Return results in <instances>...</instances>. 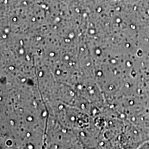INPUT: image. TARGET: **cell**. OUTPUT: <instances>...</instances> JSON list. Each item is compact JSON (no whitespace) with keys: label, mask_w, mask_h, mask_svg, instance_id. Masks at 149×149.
Instances as JSON below:
<instances>
[{"label":"cell","mask_w":149,"mask_h":149,"mask_svg":"<svg viewBox=\"0 0 149 149\" xmlns=\"http://www.w3.org/2000/svg\"><path fill=\"white\" fill-rule=\"evenodd\" d=\"M50 56H51V57H54V56H55V53H50Z\"/></svg>","instance_id":"3"},{"label":"cell","mask_w":149,"mask_h":149,"mask_svg":"<svg viewBox=\"0 0 149 149\" xmlns=\"http://www.w3.org/2000/svg\"><path fill=\"white\" fill-rule=\"evenodd\" d=\"M23 4H24V5H26V4H27V2H26V1H24V2H23Z\"/></svg>","instance_id":"8"},{"label":"cell","mask_w":149,"mask_h":149,"mask_svg":"<svg viewBox=\"0 0 149 149\" xmlns=\"http://www.w3.org/2000/svg\"><path fill=\"white\" fill-rule=\"evenodd\" d=\"M33 22L35 21V18H33Z\"/></svg>","instance_id":"12"},{"label":"cell","mask_w":149,"mask_h":149,"mask_svg":"<svg viewBox=\"0 0 149 149\" xmlns=\"http://www.w3.org/2000/svg\"><path fill=\"white\" fill-rule=\"evenodd\" d=\"M54 29H57V26H54Z\"/></svg>","instance_id":"11"},{"label":"cell","mask_w":149,"mask_h":149,"mask_svg":"<svg viewBox=\"0 0 149 149\" xmlns=\"http://www.w3.org/2000/svg\"><path fill=\"white\" fill-rule=\"evenodd\" d=\"M17 20V17L13 18V22H16Z\"/></svg>","instance_id":"4"},{"label":"cell","mask_w":149,"mask_h":149,"mask_svg":"<svg viewBox=\"0 0 149 149\" xmlns=\"http://www.w3.org/2000/svg\"><path fill=\"white\" fill-rule=\"evenodd\" d=\"M75 10H76V12L78 13H80V10H79V9H78V8H76Z\"/></svg>","instance_id":"6"},{"label":"cell","mask_w":149,"mask_h":149,"mask_svg":"<svg viewBox=\"0 0 149 149\" xmlns=\"http://www.w3.org/2000/svg\"><path fill=\"white\" fill-rule=\"evenodd\" d=\"M148 149H149V148H148Z\"/></svg>","instance_id":"13"},{"label":"cell","mask_w":149,"mask_h":149,"mask_svg":"<svg viewBox=\"0 0 149 149\" xmlns=\"http://www.w3.org/2000/svg\"><path fill=\"white\" fill-rule=\"evenodd\" d=\"M72 36H73V33H71V34L70 35V37H72Z\"/></svg>","instance_id":"9"},{"label":"cell","mask_w":149,"mask_h":149,"mask_svg":"<svg viewBox=\"0 0 149 149\" xmlns=\"http://www.w3.org/2000/svg\"><path fill=\"white\" fill-rule=\"evenodd\" d=\"M97 13H100L102 11V8L101 7H99V8L97 9Z\"/></svg>","instance_id":"2"},{"label":"cell","mask_w":149,"mask_h":149,"mask_svg":"<svg viewBox=\"0 0 149 149\" xmlns=\"http://www.w3.org/2000/svg\"><path fill=\"white\" fill-rule=\"evenodd\" d=\"M37 40H41V37H38V39H37Z\"/></svg>","instance_id":"10"},{"label":"cell","mask_w":149,"mask_h":149,"mask_svg":"<svg viewBox=\"0 0 149 149\" xmlns=\"http://www.w3.org/2000/svg\"><path fill=\"white\" fill-rule=\"evenodd\" d=\"M90 34H91V35L95 34V31H94V30H93V29L90 30Z\"/></svg>","instance_id":"1"},{"label":"cell","mask_w":149,"mask_h":149,"mask_svg":"<svg viewBox=\"0 0 149 149\" xmlns=\"http://www.w3.org/2000/svg\"><path fill=\"white\" fill-rule=\"evenodd\" d=\"M2 37H3V39H6V38L7 35H6V34H4V35H2Z\"/></svg>","instance_id":"5"},{"label":"cell","mask_w":149,"mask_h":149,"mask_svg":"<svg viewBox=\"0 0 149 149\" xmlns=\"http://www.w3.org/2000/svg\"><path fill=\"white\" fill-rule=\"evenodd\" d=\"M120 21H121L120 19H117V23H120Z\"/></svg>","instance_id":"7"}]
</instances>
